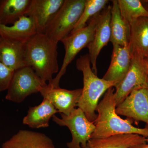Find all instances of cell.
<instances>
[{"label": "cell", "instance_id": "cell-1", "mask_svg": "<svg viewBox=\"0 0 148 148\" xmlns=\"http://www.w3.org/2000/svg\"><path fill=\"white\" fill-rule=\"evenodd\" d=\"M114 88H109L98 103L96 109L97 116L93 122L95 125L91 139L108 138L123 134H137L147 138L148 128L133 126L128 119H123L116 112V104Z\"/></svg>", "mask_w": 148, "mask_h": 148}, {"label": "cell", "instance_id": "cell-2", "mask_svg": "<svg viewBox=\"0 0 148 148\" xmlns=\"http://www.w3.org/2000/svg\"><path fill=\"white\" fill-rule=\"evenodd\" d=\"M45 34H37L26 42L25 64L44 82L50 83L59 72L57 45Z\"/></svg>", "mask_w": 148, "mask_h": 148}, {"label": "cell", "instance_id": "cell-3", "mask_svg": "<svg viewBox=\"0 0 148 148\" xmlns=\"http://www.w3.org/2000/svg\"><path fill=\"white\" fill-rule=\"evenodd\" d=\"M76 66L83 75V88L77 107L83 111L89 121L94 122L97 116L95 112L99 99L109 88L114 87L115 84L98 77L93 73L88 54L81 56L77 59Z\"/></svg>", "mask_w": 148, "mask_h": 148}, {"label": "cell", "instance_id": "cell-4", "mask_svg": "<svg viewBox=\"0 0 148 148\" xmlns=\"http://www.w3.org/2000/svg\"><path fill=\"white\" fill-rule=\"evenodd\" d=\"M101 12L93 16L89 24L82 29L70 34L61 42L64 45L65 53L61 69L58 74L49 85L53 87H59L60 79L66 73L67 67L78 53L87 47L93 40L95 29L100 19Z\"/></svg>", "mask_w": 148, "mask_h": 148}, {"label": "cell", "instance_id": "cell-5", "mask_svg": "<svg viewBox=\"0 0 148 148\" xmlns=\"http://www.w3.org/2000/svg\"><path fill=\"white\" fill-rule=\"evenodd\" d=\"M86 0H64L45 34L57 43L69 36L78 21Z\"/></svg>", "mask_w": 148, "mask_h": 148}, {"label": "cell", "instance_id": "cell-6", "mask_svg": "<svg viewBox=\"0 0 148 148\" xmlns=\"http://www.w3.org/2000/svg\"><path fill=\"white\" fill-rule=\"evenodd\" d=\"M61 118L53 116L52 119L58 125L66 126L71 131L72 140L67 143L68 148H80L86 145L91 139L95 125L89 121L79 108H76L69 115L60 114Z\"/></svg>", "mask_w": 148, "mask_h": 148}, {"label": "cell", "instance_id": "cell-7", "mask_svg": "<svg viewBox=\"0 0 148 148\" xmlns=\"http://www.w3.org/2000/svg\"><path fill=\"white\" fill-rule=\"evenodd\" d=\"M47 84L38 77L32 68L25 66L14 71L7 90L6 100L21 103L29 95L40 92Z\"/></svg>", "mask_w": 148, "mask_h": 148}, {"label": "cell", "instance_id": "cell-8", "mask_svg": "<svg viewBox=\"0 0 148 148\" xmlns=\"http://www.w3.org/2000/svg\"><path fill=\"white\" fill-rule=\"evenodd\" d=\"M145 58L132 55L131 65L122 80L118 85L114 92L116 106L124 101L133 90L148 88V77Z\"/></svg>", "mask_w": 148, "mask_h": 148}, {"label": "cell", "instance_id": "cell-9", "mask_svg": "<svg viewBox=\"0 0 148 148\" xmlns=\"http://www.w3.org/2000/svg\"><path fill=\"white\" fill-rule=\"evenodd\" d=\"M117 114L142 121L148 128V88L133 90L116 109Z\"/></svg>", "mask_w": 148, "mask_h": 148}, {"label": "cell", "instance_id": "cell-10", "mask_svg": "<svg viewBox=\"0 0 148 148\" xmlns=\"http://www.w3.org/2000/svg\"><path fill=\"white\" fill-rule=\"evenodd\" d=\"M82 90V88L67 90L47 84L39 92L43 98L50 101L58 112L68 115L77 107Z\"/></svg>", "mask_w": 148, "mask_h": 148}, {"label": "cell", "instance_id": "cell-11", "mask_svg": "<svg viewBox=\"0 0 148 148\" xmlns=\"http://www.w3.org/2000/svg\"><path fill=\"white\" fill-rule=\"evenodd\" d=\"M112 6L108 5L101 12L93 40L87 47L92 70L97 75L96 61L101 50L110 41V20Z\"/></svg>", "mask_w": 148, "mask_h": 148}, {"label": "cell", "instance_id": "cell-12", "mask_svg": "<svg viewBox=\"0 0 148 148\" xmlns=\"http://www.w3.org/2000/svg\"><path fill=\"white\" fill-rule=\"evenodd\" d=\"M64 2V0H32L26 16L34 20L37 33L45 34Z\"/></svg>", "mask_w": 148, "mask_h": 148}, {"label": "cell", "instance_id": "cell-13", "mask_svg": "<svg viewBox=\"0 0 148 148\" xmlns=\"http://www.w3.org/2000/svg\"><path fill=\"white\" fill-rule=\"evenodd\" d=\"M110 64L103 78L114 83L116 87L127 73L131 65L132 55L129 46L114 45Z\"/></svg>", "mask_w": 148, "mask_h": 148}, {"label": "cell", "instance_id": "cell-14", "mask_svg": "<svg viewBox=\"0 0 148 148\" xmlns=\"http://www.w3.org/2000/svg\"><path fill=\"white\" fill-rule=\"evenodd\" d=\"M1 148H55L53 141L45 134L20 130L3 143Z\"/></svg>", "mask_w": 148, "mask_h": 148}, {"label": "cell", "instance_id": "cell-15", "mask_svg": "<svg viewBox=\"0 0 148 148\" xmlns=\"http://www.w3.org/2000/svg\"><path fill=\"white\" fill-rule=\"evenodd\" d=\"M25 44L0 37V61L14 71L26 66Z\"/></svg>", "mask_w": 148, "mask_h": 148}, {"label": "cell", "instance_id": "cell-16", "mask_svg": "<svg viewBox=\"0 0 148 148\" xmlns=\"http://www.w3.org/2000/svg\"><path fill=\"white\" fill-rule=\"evenodd\" d=\"M128 46L132 55L143 58L148 56V17H140L130 24Z\"/></svg>", "mask_w": 148, "mask_h": 148}, {"label": "cell", "instance_id": "cell-17", "mask_svg": "<svg viewBox=\"0 0 148 148\" xmlns=\"http://www.w3.org/2000/svg\"><path fill=\"white\" fill-rule=\"evenodd\" d=\"M37 34L34 20L24 16L10 26L0 24V37L11 40L25 43Z\"/></svg>", "mask_w": 148, "mask_h": 148}, {"label": "cell", "instance_id": "cell-18", "mask_svg": "<svg viewBox=\"0 0 148 148\" xmlns=\"http://www.w3.org/2000/svg\"><path fill=\"white\" fill-rule=\"evenodd\" d=\"M146 143V138L141 135L123 134L90 139L84 147L80 148H132Z\"/></svg>", "mask_w": 148, "mask_h": 148}, {"label": "cell", "instance_id": "cell-19", "mask_svg": "<svg viewBox=\"0 0 148 148\" xmlns=\"http://www.w3.org/2000/svg\"><path fill=\"white\" fill-rule=\"evenodd\" d=\"M110 42L113 45L127 46L130 37V25L121 16L117 0L112 1Z\"/></svg>", "mask_w": 148, "mask_h": 148}, {"label": "cell", "instance_id": "cell-20", "mask_svg": "<svg viewBox=\"0 0 148 148\" xmlns=\"http://www.w3.org/2000/svg\"><path fill=\"white\" fill-rule=\"evenodd\" d=\"M58 112L50 101L43 98L39 105L29 108L22 123L31 128L47 127L51 119Z\"/></svg>", "mask_w": 148, "mask_h": 148}, {"label": "cell", "instance_id": "cell-21", "mask_svg": "<svg viewBox=\"0 0 148 148\" xmlns=\"http://www.w3.org/2000/svg\"><path fill=\"white\" fill-rule=\"evenodd\" d=\"M32 0H0V24L12 25L26 16Z\"/></svg>", "mask_w": 148, "mask_h": 148}, {"label": "cell", "instance_id": "cell-22", "mask_svg": "<svg viewBox=\"0 0 148 148\" xmlns=\"http://www.w3.org/2000/svg\"><path fill=\"white\" fill-rule=\"evenodd\" d=\"M121 16L130 24L140 17H148V10L139 0H117Z\"/></svg>", "mask_w": 148, "mask_h": 148}, {"label": "cell", "instance_id": "cell-23", "mask_svg": "<svg viewBox=\"0 0 148 148\" xmlns=\"http://www.w3.org/2000/svg\"><path fill=\"white\" fill-rule=\"evenodd\" d=\"M108 2V0H86L80 18L71 34L85 27L88 21L106 8Z\"/></svg>", "mask_w": 148, "mask_h": 148}, {"label": "cell", "instance_id": "cell-24", "mask_svg": "<svg viewBox=\"0 0 148 148\" xmlns=\"http://www.w3.org/2000/svg\"><path fill=\"white\" fill-rule=\"evenodd\" d=\"M14 72L0 61V92L7 90Z\"/></svg>", "mask_w": 148, "mask_h": 148}, {"label": "cell", "instance_id": "cell-25", "mask_svg": "<svg viewBox=\"0 0 148 148\" xmlns=\"http://www.w3.org/2000/svg\"><path fill=\"white\" fill-rule=\"evenodd\" d=\"M132 148H148V143H146L145 144L136 146Z\"/></svg>", "mask_w": 148, "mask_h": 148}, {"label": "cell", "instance_id": "cell-26", "mask_svg": "<svg viewBox=\"0 0 148 148\" xmlns=\"http://www.w3.org/2000/svg\"><path fill=\"white\" fill-rule=\"evenodd\" d=\"M145 65L146 71H147V74L148 77V60L147 58L145 59Z\"/></svg>", "mask_w": 148, "mask_h": 148}, {"label": "cell", "instance_id": "cell-27", "mask_svg": "<svg viewBox=\"0 0 148 148\" xmlns=\"http://www.w3.org/2000/svg\"><path fill=\"white\" fill-rule=\"evenodd\" d=\"M146 142L147 143H148V137L146 138Z\"/></svg>", "mask_w": 148, "mask_h": 148}, {"label": "cell", "instance_id": "cell-28", "mask_svg": "<svg viewBox=\"0 0 148 148\" xmlns=\"http://www.w3.org/2000/svg\"><path fill=\"white\" fill-rule=\"evenodd\" d=\"M145 1L146 3H148V1Z\"/></svg>", "mask_w": 148, "mask_h": 148}, {"label": "cell", "instance_id": "cell-29", "mask_svg": "<svg viewBox=\"0 0 148 148\" xmlns=\"http://www.w3.org/2000/svg\"><path fill=\"white\" fill-rule=\"evenodd\" d=\"M147 58V59L148 60V56H147V58Z\"/></svg>", "mask_w": 148, "mask_h": 148}]
</instances>
